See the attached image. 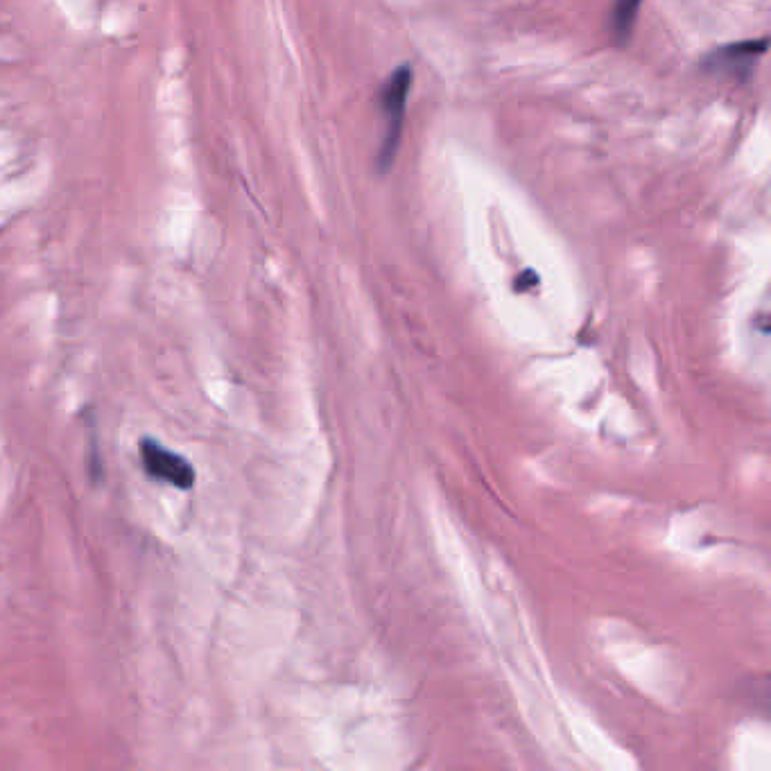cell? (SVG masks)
<instances>
[{
  "label": "cell",
  "mask_w": 771,
  "mask_h": 771,
  "mask_svg": "<svg viewBox=\"0 0 771 771\" xmlns=\"http://www.w3.org/2000/svg\"><path fill=\"white\" fill-rule=\"evenodd\" d=\"M643 0H615L611 10V34L618 43H625L634 30Z\"/></svg>",
  "instance_id": "277c9868"
},
{
  "label": "cell",
  "mask_w": 771,
  "mask_h": 771,
  "mask_svg": "<svg viewBox=\"0 0 771 771\" xmlns=\"http://www.w3.org/2000/svg\"><path fill=\"white\" fill-rule=\"evenodd\" d=\"M412 82H414L412 68L401 66L387 77L383 91H380V109H383L385 136H383V143H380V150H378V168L383 172L392 168V163L396 159L398 141H401L403 123H405L407 98H410V91H412Z\"/></svg>",
  "instance_id": "6da1fadb"
},
{
  "label": "cell",
  "mask_w": 771,
  "mask_h": 771,
  "mask_svg": "<svg viewBox=\"0 0 771 771\" xmlns=\"http://www.w3.org/2000/svg\"><path fill=\"white\" fill-rule=\"evenodd\" d=\"M138 455H141L143 471L150 475L152 480L166 482L170 487L188 491L195 484V469L184 455L175 453V450L163 446L161 441L152 437H143L138 441Z\"/></svg>",
  "instance_id": "7a4b0ae2"
},
{
  "label": "cell",
  "mask_w": 771,
  "mask_h": 771,
  "mask_svg": "<svg viewBox=\"0 0 771 771\" xmlns=\"http://www.w3.org/2000/svg\"><path fill=\"white\" fill-rule=\"evenodd\" d=\"M767 39L760 41H744L735 46H726L708 57V68L715 73H726L731 77H744L751 73L758 59L765 55Z\"/></svg>",
  "instance_id": "3957f363"
}]
</instances>
